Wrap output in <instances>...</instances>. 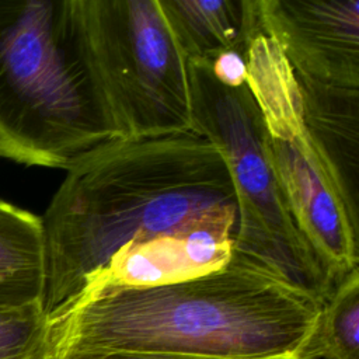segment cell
Masks as SVG:
<instances>
[{
  "label": "cell",
  "instance_id": "cell-5",
  "mask_svg": "<svg viewBox=\"0 0 359 359\" xmlns=\"http://www.w3.org/2000/svg\"><path fill=\"white\" fill-rule=\"evenodd\" d=\"M83 56L121 139L191 132L188 60L158 0H73Z\"/></svg>",
  "mask_w": 359,
  "mask_h": 359
},
{
  "label": "cell",
  "instance_id": "cell-7",
  "mask_svg": "<svg viewBox=\"0 0 359 359\" xmlns=\"http://www.w3.org/2000/svg\"><path fill=\"white\" fill-rule=\"evenodd\" d=\"M259 25L294 73L359 88V0H257Z\"/></svg>",
  "mask_w": 359,
  "mask_h": 359
},
{
  "label": "cell",
  "instance_id": "cell-2",
  "mask_svg": "<svg viewBox=\"0 0 359 359\" xmlns=\"http://www.w3.org/2000/svg\"><path fill=\"white\" fill-rule=\"evenodd\" d=\"M321 306L273 272L231 257L178 283L81 292L46 316L39 352L316 359Z\"/></svg>",
  "mask_w": 359,
  "mask_h": 359
},
{
  "label": "cell",
  "instance_id": "cell-8",
  "mask_svg": "<svg viewBox=\"0 0 359 359\" xmlns=\"http://www.w3.org/2000/svg\"><path fill=\"white\" fill-rule=\"evenodd\" d=\"M237 227L205 224L128 241L90 275L81 292L153 287L195 279L226 266Z\"/></svg>",
  "mask_w": 359,
  "mask_h": 359
},
{
  "label": "cell",
  "instance_id": "cell-15",
  "mask_svg": "<svg viewBox=\"0 0 359 359\" xmlns=\"http://www.w3.org/2000/svg\"><path fill=\"white\" fill-rule=\"evenodd\" d=\"M35 359H184L130 352H39Z\"/></svg>",
  "mask_w": 359,
  "mask_h": 359
},
{
  "label": "cell",
  "instance_id": "cell-14",
  "mask_svg": "<svg viewBox=\"0 0 359 359\" xmlns=\"http://www.w3.org/2000/svg\"><path fill=\"white\" fill-rule=\"evenodd\" d=\"M206 65L215 79L223 86L240 87L247 83V62L243 52L226 50Z\"/></svg>",
  "mask_w": 359,
  "mask_h": 359
},
{
  "label": "cell",
  "instance_id": "cell-13",
  "mask_svg": "<svg viewBox=\"0 0 359 359\" xmlns=\"http://www.w3.org/2000/svg\"><path fill=\"white\" fill-rule=\"evenodd\" d=\"M45 324L42 303L0 309V359H35Z\"/></svg>",
  "mask_w": 359,
  "mask_h": 359
},
{
  "label": "cell",
  "instance_id": "cell-11",
  "mask_svg": "<svg viewBox=\"0 0 359 359\" xmlns=\"http://www.w3.org/2000/svg\"><path fill=\"white\" fill-rule=\"evenodd\" d=\"M43 292L41 217L0 201V309L42 303Z\"/></svg>",
  "mask_w": 359,
  "mask_h": 359
},
{
  "label": "cell",
  "instance_id": "cell-3",
  "mask_svg": "<svg viewBox=\"0 0 359 359\" xmlns=\"http://www.w3.org/2000/svg\"><path fill=\"white\" fill-rule=\"evenodd\" d=\"M111 139L73 0L0 1V156L66 168Z\"/></svg>",
  "mask_w": 359,
  "mask_h": 359
},
{
  "label": "cell",
  "instance_id": "cell-12",
  "mask_svg": "<svg viewBox=\"0 0 359 359\" xmlns=\"http://www.w3.org/2000/svg\"><path fill=\"white\" fill-rule=\"evenodd\" d=\"M314 358L359 359V269L339 282L323 303Z\"/></svg>",
  "mask_w": 359,
  "mask_h": 359
},
{
  "label": "cell",
  "instance_id": "cell-6",
  "mask_svg": "<svg viewBox=\"0 0 359 359\" xmlns=\"http://www.w3.org/2000/svg\"><path fill=\"white\" fill-rule=\"evenodd\" d=\"M247 84L261 111L271 163L293 222L334 287L359 269V227L303 121L290 63L259 28L247 52Z\"/></svg>",
  "mask_w": 359,
  "mask_h": 359
},
{
  "label": "cell",
  "instance_id": "cell-10",
  "mask_svg": "<svg viewBox=\"0 0 359 359\" xmlns=\"http://www.w3.org/2000/svg\"><path fill=\"white\" fill-rule=\"evenodd\" d=\"M187 60L210 63L226 50L245 53L259 28L257 0H158Z\"/></svg>",
  "mask_w": 359,
  "mask_h": 359
},
{
  "label": "cell",
  "instance_id": "cell-4",
  "mask_svg": "<svg viewBox=\"0 0 359 359\" xmlns=\"http://www.w3.org/2000/svg\"><path fill=\"white\" fill-rule=\"evenodd\" d=\"M191 132L215 144L233 182L238 227L233 257L251 261L321 304L335 289L300 236L276 180L261 111L248 84H220L203 62L188 60Z\"/></svg>",
  "mask_w": 359,
  "mask_h": 359
},
{
  "label": "cell",
  "instance_id": "cell-1",
  "mask_svg": "<svg viewBox=\"0 0 359 359\" xmlns=\"http://www.w3.org/2000/svg\"><path fill=\"white\" fill-rule=\"evenodd\" d=\"M65 170L41 217L45 316L79 294L128 241L205 224L238 227L224 157L192 132L111 139Z\"/></svg>",
  "mask_w": 359,
  "mask_h": 359
},
{
  "label": "cell",
  "instance_id": "cell-9",
  "mask_svg": "<svg viewBox=\"0 0 359 359\" xmlns=\"http://www.w3.org/2000/svg\"><path fill=\"white\" fill-rule=\"evenodd\" d=\"M294 77L306 129L351 222L359 227V88L335 87L297 73Z\"/></svg>",
  "mask_w": 359,
  "mask_h": 359
}]
</instances>
